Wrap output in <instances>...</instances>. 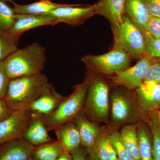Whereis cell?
<instances>
[{"mask_svg":"<svg viewBox=\"0 0 160 160\" xmlns=\"http://www.w3.org/2000/svg\"><path fill=\"white\" fill-rule=\"evenodd\" d=\"M50 85L42 73L12 79L4 100L12 110L28 109Z\"/></svg>","mask_w":160,"mask_h":160,"instance_id":"6da1fadb","label":"cell"},{"mask_svg":"<svg viewBox=\"0 0 160 160\" xmlns=\"http://www.w3.org/2000/svg\"><path fill=\"white\" fill-rule=\"evenodd\" d=\"M10 79L42 73L46 62V49L33 42L17 49L3 61Z\"/></svg>","mask_w":160,"mask_h":160,"instance_id":"7a4b0ae2","label":"cell"},{"mask_svg":"<svg viewBox=\"0 0 160 160\" xmlns=\"http://www.w3.org/2000/svg\"><path fill=\"white\" fill-rule=\"evenodd\" d=\"M88 81L78 85L69 97L65 98L54 111L47 115L42 116L48 131L54 130L63 124L75 120L82 112L88 90Z\"/></svg>","mask_w":160,"mask_h":160,"instance_id":"3957f363","label":"cell"},{"mask_svg":"<svg viewBox=\"0 0 160 160\" xmlns=\"http://www.w3.org/2000/svg\"><path fill=\"white\" fill-rule=\"evenodd\" d=\"M113 48L125 52L130 58L140 59L146 54L145 38L142 32L125 14L122 21L112 26Z\"/></svg>","mask_w":160,"mask_h":160,"instance_id":"277c9868","label":"cell"},{"mask_svg":"<svg viewBox=\"0 0 160 160\" xmlns=\"http://www.w3.org/2000/svg\"><path fill=\"white\" fill-rule=\"evenodd\" d=\"M87 79L89 86L85 103V112L91 119H105L109 113L108 85L99 78Z\"/></svg>","mask_w":160,"mask_h":160,"instance_id":"5b68a950","label":"cell"},{"mask_svg":"<svg viewBox=\"0 0 160 160\" xmlns=\"http://www.w3.org/2000/svg\"><path fill=\"white\" fill-rule=\"evenodd\" d=\"M130 59L125 52L112 48L111 51L105 54L84 56L82 61L89 69L103 74L111 75L128 68Z\"/></svg>","mask_w":160,"mask_h":160,"instance_id":"8992f818","label":"cell"},{"mask_svg":"<svg viewBox=\"0 0 160 160\" xmlns=\"http://www.w3.org/2000/svg\"><path fill=\"white\" fill-rule=\"evenodd\" d=\"M32 113L29 109L13 110L0 122V145L12 140L23 138Z\"/></svg>","mask_w":160,"mask_h":160,"instance_id":"52a82bcc","label":"cell"},{"mask_svg":"<svg viewBox=\"0 0 160 160\" xmlns=\"http://www.w3.org/2000/svg\"><path fill=\"white\" fill-rule=\"evenodd\" d=\"M152 58L146 53L134 66L116 72L111 78L112 82L128 89H138L144 82Z\"/></svg>","mask_w":160,"mask_h":160,"instance_id":"ba28073f","label":"cell"},{"mask_svg":"<svg viewBox=\"0 0 160 160\" xmlns=\"http://www.w3.org/2000/svg\"><path fill=\"white\" fill-rule=\"evenodd\" d=\"M58 23L76 26L96 14L94 5H67L59 7L50 12Z\"/></svg>","mask_w":160,"mask_h":160,"instance_id":"9c48e42d","label":"cell"},{"mask_svg":"<svg viewBox=\"0 0 160 160\" xmlns=\"http://www.w3.org/2000/svg\"><path fill=\"white\" fill-rule=\"evenodd\" d=\"M57 20L52 15H40L17 14V19L8 32L12 36L19 39L25 32L37 27L53 26L58 24Z\"/></svg>","mask_w":160,"mask_h":160,"instance_id":"30bf717a","label":"cell"},{"mask_svg":"<svg viewBox=\"0 0 160 160\" xmlns=\"http://www.w3.org/2000/svg\"><path fill=\"white\" fill-rule=\"evenodd\" d=\"M34 147L23 138L6 142L0 145V160H29Z\"/></svg>","mask_w":160,"mask_h":160,"instance_id":"8fae6325","label":"cell"},{"mask_svg":"<svg viewBox=\"0 0 160 160\" xmlns=\"http://www.w3.org/2000/svg\"><path fill=\"white\" fill-rule=\"evenodd\" d=\"M65 98L50 85L43 94L32 103L28 109L34 114L47 115L54 111Z\"/></svg>","mask_w":160,"mask_h":160,"instance_id":"7c38bea8","label":"cell"},{"mask_svg":"<svg viewBox=\"0 0 160 160\" xmlns=\"http://www.w3.org/2000/svg\"><path fill=\"white\" fill-rule=\"evenodd\" d=\"M138 101L141 106L150 112L159 109L160 106V83L145 81L137 89Z\"/></svg>","mask_w":160,"mask_h":160,"instance_id":"4fadbf2b","label":"cell"},{"mask_svg":"<svg viewBox=\"0 0 160 160\" xmlns=\"http://www.w3.org/2000/svg\"><path fill=\"white\" fill-rule=\"evenodd\" d=\"M126 0H98L94 4L96 14L102 16L111 26L122 22L125 13Z\"/></svg>","mask_w":160,"mask_h":160,"instance_id":"5bb4252c","label":"cell"},{"mask_svg":"<svg viewBox=\"0 0 160 160\" xmlns=\"http://www.w3.org/2000/svg\"><path fill=\"white\" fill-rule=\"evenodd\" d=\"M48 131L42 116L32 113V118L24 132L23 138L33 146H40L53 140L49 135Z\"/></svg>","mask_w":160,"mask_h":160,"instance_id":"9a60e30c","label":"cell"},{"mask_svg":"<svg viewBox=\"0 0 160 160\" xmlns=\"http://www.w3.org/2000/svg\"><path fill=\"white\" fill-rule=\"evenodd\" d=\"M54 130L57 141L65 151L71 152L78 148L81 144L79 132L74 122H71L63 124Z\"/></svg>","mask_w":160,"mask_h":160,"instance_id":"2e32d148","label":"cell"},{"mask_svg":"<svg viewBox=\"0 0 160 160\" xmlns=\"http://www.w3.org/2000/svg\"><path fill=\"white\" fill-rule=\"evenodd\" d=\"M125 13L142 31L151 16L144 0H126Z\"/></svg>","mask_w":160,"mask_h":160,"instance_id":"e0dca14e","label":"cell"},{"mask_svg":"<svg viewBox=\"0 0 160 160\" xmlns=\"http://www.w3.org/2000/svg\"><path fill=\"white\" fill-rule=\"evenodd\" d=\"M81 112L74 120L81 137V144L87 149H92L98 136V128Z\"/></svg>","mask_w":160,"mask_h":160,"instance_id":"ac0fdd59","label":"cell"},{"mask_svg":"<svg viewBox=\"0 0 160 160\" xmlns=\"http://www.w3.org/2000/svg\"><path fill=\"white\" fill-rule=\"evenodd\" d=\"M12 4L17 14L31 15L49 14L54 9L64 5L53 2L49 0H40L28 5H20L14 2Z\"/></svg>","mask_w":160,"mask_h":160,"instance_id":"d6986e66","label":"cell"},{"mask_svg":"<svg viewBox=\"0 0 160 160\" xmlns=\"http://www.w3.org/2000/svg\"><path fill=\"white\" fill-rule=\"evenodd\" d=\"M64 152L62 146L57 140L34 146L33 156L37 160H56Z\"/></svg>","mask_w":160,"mask_h":160,"instance_id":"ffe728a7","label":"cell"},{"mask_svg":"<svg viewBox=\"0 0 160 160\" xmlns=\"http://www.w3.org/2000/svg\"><path fill=\"white\" fill-rule=\"evenodd\" d=\"M119 134L121 142L134 160H140L137 131L136 127L132 125L125 126Z\"/></svg>","mask_w":160,"mask_h":160,"instance_id":"44dd1931","label":"cell"},{"mask_svg":"<svg viewBox=\"0 0 160 160\" xmlns=\"http://www.w3.org/2000/svg\"><path fill=\"white\" fill-rule=\"evenodd\" d=\"M130 106L122 95L116 92L112 97V115L116 122H124L129 117Z\"/></svg>","mask_w":160,"mask_h":160,"instance_id":"7402d4cb","label":"cell"},{"mask_svg":"<svg viewBox=\"0 0 160 160\" xmlns=\"http://www.w3.org/2000/svg\"><path fill=\"white\" fill-rule=\"evenodd\" d=\"M92 149L101 160H118L109 137L98 136Z\"/></svg>","mask_w":160,"mask_h":160,"instance_id":"603a6c76","label":"cell"},{"mask_svg":"<svg viewBox=\"0 0 160 160\" xmlns=\"http://www.w3.org/2000/svg\"><path fill=\"white\" fill-rule=\"evenodd\" d=\"M149 121L152 136V160H160V123L156 112H151Z\"/></svg>","mask_w":160,"mask_h":160,"instance_id":"cb8c5ba5","label":"cell"},{"mask_svg":"<svg viewBox=\"0 0 160 160\" xmlns=\"http://www.w3.org/2000/svg\"><path fill=\"white\" fill-rule=\"evenodd\" d=\"M19 39L0 29V62L18 49Z\"/></svg>","mask_w":160,"mask_h":160,"instance_id":"d4e9b609","label":"cell"},{"mask_svg":"<svg viewBox=\"0 0 160 160\" xmlns=\"http://www.w3.org/2000/svg\"><path fill=\"white\" fill-rule=\"evenodd\" d=\"M17 19V14L6 2L0 0V29L8 32Z\"/></svg>","mask_w":160,"mask_h":160,"instance_id":"484cf974","label":"cell"},{"mask_svg":"<svg viewBox=\"0 0 160 160\" xmlns=\"http://www.w3.org/2000/svg\"><path fill=\"white\" fill-rule=\"evenodd\" d=\"M137 133L140 160H152V147L148 131L141 127Z\"/></svg>","mask_w":160,"mask_h":160,"instance_id":"4316f807","label":"cell"},{"mask_svg":"<svg viewBox=\"0 0 160 160\" xmlns=\"http://www.w3.org/2000/svg\"><path fill=\"white\" fill-rule=\"evenodd\" d=\"M109 138L116 152L118 160H135L121 142L119 133L113 132L109 136Z\"/></svg>","mask_w":160,"mask_h":160,"instance_id":"83f0119b","label":"cell"},{"mask_svg":"<svg viewBox=\"0 0 160 160\" xmlns=\"http://www.w3.org/2000/svg\"><path fill=\"white\" fill-rule=\"evenodd\" d=\"M142 32L145 38L146 54L160 58V39L154 37L146 30Z\"/></svg>","mask_w":160,"mask_h":160,"instance_id":"f1b7e54d","label":"cell"},{"mask_svg":"<svg viewBox=\"0 0 160 160\" xmlns=\"http://www.w3.org/2000/svg\"><path fill=\"white\" fill-rule=\"evenodd\" d=\"M145 81L160 83V58L156 61H152L144 78Z\"/></svg>","mask_w":160,"mask_h":160,"instance_id":"f546056e","label":"cell"},{"mask_svg":"<svg viewBox=\"0 0 160 160\" xmlns=\"http://www.w3.org/2000/svg\"><path fill=\"white\" fill-rule=\"evenodd\" d=\"M10 79L7 75L3 61L0 62V99H4Z\"/></svg>","mask_w":160,"mask_h":160,"instance_id":"4dcf8cb0","label":"cell"},{"mask_svg":"<svg viewBox=\"0 0 160 160\" xmlns=\"http://www.w3.org/2000/svg\"><path fill=\"white\" fill-rule=\"evenodd\" d=\"M144 30L154 37L160 39V18L151 16Z\"/></svg>","mask_w":160,"mask_h":160,"instance_id":"1f68e13d","label":"cell"},{"mask_svg":"<svg viewBox=\"0 0 160 160\" xmlns=\"http://www.w3.org/2000/svg\"><path fill=\"white\" fill-rule=\"evenodd\" d=\"M152 16L160 18V0H144Z\"/></svg>","mask_w":160,"mask_h":160,"instance_id":"d6a6232c","label":"cell"},{"mask_svg":"<svg viewBox=\"0 0 160 160\" xmlns=\"http://www.w3.org/2000/svg\"><path fill=\"white\" fill-rule=\"evenodd\" d=\"M12 111L5 100L0 99V122L7 117Z\"/></svg>","mask_w":160,"mask_h":160,"instance_id":"836d02e7","label":"cell"},{"mask_svg":"<svg viewBox=\"0 0 160 160\" xmlns=\"http://www.w3.org/2000/svg\"><path fill=\"white\" fill-rule=\"evenodd\" d=\"M70 152L72 156L73 160H87L85 152L79 147Z\"/></svg>","mask_w":160,"mask_h":160,"instance_id":"e575fe53","label":"cell"},{"mask_svg":"<svg viewBox=\"0 0 160 160\" xmlns=\"http://www.w3.org/2000/svg\"><path fill=\"white\" fill-rule=\"evenodd\" d=\"M56 160H73V159L70 152L65 151Z\"/></svg>","mask_w":160,"mask_h":160,"instance_id":"d590c367","label":"cell"},{"mask_svg":"<svg viewBox=\"0 0 160 160\" xmlns=\"http://www.w3.org/2000/svg\"><path fill=\"white\" fill-rule=\"evenodd\" d=\"M88 156L87 160H101L95 153L92 149H88Z\"/></svg>","mask_w":160,"mask_h":160,"instance_id":"8d00e7d4","label":"cell"},{"mask_svg":"<svg viewBox=\"0 0 160 160\" xmlns=\"http://www.w3.org/2000/svg\"><path fill=\"white\" fill-rule=\"evenodd\" d=\"M1 1H2L3 2H11L12 3L13 2V1H12V0H1Z\"/></svg>","mask_w":160,"mask_h":160,"instance_id":"74e56055","label":"cell"},{"mask_svg":"<svg viewBox=\"0 0 160 160\" xmlns=\"http://www.w3.org/2000/svg\"><path fill=\"white\" fill-rule=\"evenodd\" d=\"M157 114L158 118L159 120L160 123V111H158V112H157Z\"/></svg>","mask_w":160,"mask_h":160,"instance_id":"f35d334b","label":"cell"},{"mask_svg":"<svg viewBox=\"0 0 160 160\" xmlns=\"http://www.w3.org/2000/svg\"><path fill=\"white\" fill-rule=\"evenodd\" d=\"M29 160H37L36 159L34 158H30V159H29Z\"/></svg>","mask_w":160,"mask_h":160,"instance_id":"ab89813d","label":"cell"},{"mask_svg":"<svg viewBox=\"0 0 160 160\" xmlns=\"http://www.w3.org/2000/svg\"><path fill=\"white\" fill-rule=\"evenodd\" d=\"M159 109H160V106L159 108Z\"/></svg>","mask_w":160,"mask_h":160,"instance_id":"60d3db41","label":"cell"}]
</instances>
